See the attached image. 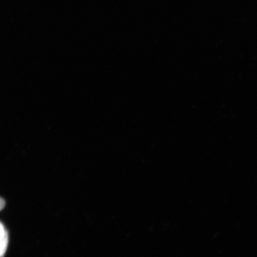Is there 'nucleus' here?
<instances>
[{
	"label": "nucleus",
	"mask_w": 257,
	"mask_h": 257,
	"mask_svg": "<svg viewBox=\"0 0 257 257\" xmlns=\"http://www.w3.org/2000/svg\"><path fill=\"white\" fill-rule=\"evenodd\" d=\"M6 233L7 232H6L4 226L0 223V240L3 239V237L5 236Z\"/></svg>",
	"instance_id": "f03ea898"
},
{
	"label": "nucleus",
	"mask_w": 257,
	"mask_h": 257,
	"mask_svg": "<svg viewBox=\"0 0 257 257\" xmlns=\"http://www.w3.org/2000/svg\"><path fill=\"white\" fill-rule=\"evenodd\" d=\"M6 202L4 200V199L0 197V211L3 210V208L5 207Z\"/></svg>",
	"instance_id": "7ed1b4c3"
},
{
	"label": "nucleus",
	"mask_w": 257,
	"mask_h": 257,
	"mask_svg": "<svg viewBox=\"0 0 257 257\" xmlns=\"http://www.w3.org/2000/svg\"><path fill=\"white\" fill-rule=\"evenodd\" d=\"M9 242V236L8 232L3 239L0 240V257H4L6 250H7Z\"/></svg>",
	"instance_id": "f257e3e1"
}]
</instances>
